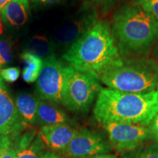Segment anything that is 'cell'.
I'll list each match as a JSON object with an SVG mask.
<instances>
[{
    "instance_id": "6da1fadb",
    "label": "cell",
    "mask_w": 158,
    "mask_h": 158,
    "mask_svg": "<svg viewBox=\"0 0 158 158\" xmlns=\"http://www.w3.org/2000/svg\"><path fill=\"white\" fill-rule=\"evenodd\" d=\"M62 58L75 70L99 81L106 73L121 65L124 61L109 25L100 20L71 44Z\"/></svg>"
},
{
    "instance_id": "7a4b0ae2",
    "label": "cell",
    "mask_w": 158,
    "mask_h": 158,
    "mask_svg": "<svg viewBox=\"0 0 158 158\" xmlns=\"http://www.w3.org/2000/svg\"><path fill=\"white\" fill-rule=\"evenodd\" d=\"M93 112L97 122L102 126L110 122L149 126L158 112V92L128 93L102 88Z\"/></svg>"
},
{
    "instance_id": "3957f363",
    "label": "cell",
    "mask_w": 158,
    "mask_h": 158,
    "mask_svg": "<svg viewBox=\"0 0 158 158\" xmlns=\"http://www.w3.org/2000/svg\"><path fill=\"white\" fill-rule=\"evenodd\" d=\"M110 29L122 57L145 56L158 39V20L135 3L116 12Z\"/></svg>"
},
{
    "instance_id": "277c9868",
    "label": "cell",
    "mask_w": 158,
    "mask_h": 158,
    "mask_svg": "<svg viewBox=\"0 0 158 158\" xmlns=\"http://www.w3.org/2000/svg\"><path fill=\"white\" fill-rule=\"evenodd\" d=\"M158 64L152 58L135 57L124 60L106 73L100 81L111 89L128 93H147L157 88Z\"/></svg>"
},
{
    "instance_id": "5b68a950",
    "label": "cell",
    "mask_w": 158,
    "mask_h": 158,
    "mask_svg": "<svg viewBox=\"0 0 158 158\" xmlns=\"http://www.w3.org/2000/svg\"><path fill=\"white\" fill-rule=\"evenodd\" d=\"M102 87L99 80L68 65L65 68L62 105L75 112H88Z\"/></svg>"
},
{
    "instance_id": "8992f818",
    "label": "cell",
    "mask_w": 158,
    "mask_h": 158,
    "mask_svg": "<svg viewBox=\"0 0 158 158\" xmlns=\"http://www.w3.org/2000/svg\"><path fill=\"white\" fill-rule=\"evenodd\" d=\"M64 65L54 54L43 60V66L37 80V93L45 101L62 104L65 84Z\"/></svg>"
},
{
    "instance_id": "52a82bcc",
    "label": "cell",
    "mask_w": 158,
    "mask_h": 158,
    "mask_svg": "<svg viewBox=\"0 0 158 158\" xmlns=\"http://www.w3.org/2000/svg\"><path fill=\"white\" fill-rule=\"evenodd\" d=\"M112 148L118 152L133 151L151 139L148 126L110 122L104 124Z\"/></svg>"
},
{
    "instance_id": "ba28073f",
    "label": "cell",
    "mask_w": 158,
    "mask_h": 158,
    "mask_svg": "<svg viewBox=\"0 0 158 158\" xmlns=\"http://www.w3.org/2000/svg\"><path fill=\"white\" fill-rule=\"evenodd\" d=\"M111 149L110 142L100 133L84 129L78 130L73 139L61 153L67 158H86L108 154Z\"/></svg>"
},
{
    "instance_id": "9c48e42d",
    "label": "cell",
    "mask_w": 158,
    "mask_h": 158,
    "mask_svg": "<svg viewBox=\"0 0 158 158\" xmlns=\"http://www.w3.org/2000/svg\"><path fill=\"white\" fill-rule=\"evenodd\" d=\"M0 76V135H8L12 141L28 128Z\"/></svg>"
},
{
    "instance_id": "30bf717a",
    "label": "cell",
    "mask_w": 158,
    "mask_h": 158,
    "mask_svg": "<svg viewBox=\"0 0 158 158\" xmlns=\"http://www.w3.org/2000/svg\"><path fill=\"white\" fill-rule=\"evenodd\" d=\"M99 21L96 11H88L68 21L55 33V40L62 45L73 44Z\"/></svg>"
},
{
    "instance_id": "8fae6325",
    "label": "cell",
    "mask_w": 158,
    "mask_h": 158,
    "mask_svg": "<svg viewBox=\"0 0 158 158\" xmlns=\"http://www.w3.org/2000/svg\"><path fill=\"white\" fill-rule=\"evenodd\" d=\"M78 132V130L71 127L70 124H59L43 126L38 130L37 135L46 147L62 152L68 147Z\"/></svg>"
},
{
    "instance_id": "7c38bea8",
    "label": "cell",
    "mask_w": 158,
    "mask_h": 158,
    "mask_svg": "<svg viewBox=\"0 0 158 158\" xmlns=\"http://www.w3.org/2000/svg\"><path fill=\"white\" fill-rule=\"evenodd\" d=\"M37 133L38 130L29 126L13 140L16 158H42L46 147Z\"/></svg>"
},
{
    "instance_id": "4fadbf2b",
    "label": "cell",
    "mask_w": 158,
    "mask_h": 158,
    "mask_svg": "<svg viewBox=\"0 0 158 158\" xmlns=\"http://www.w3.org/2000/svg\"><path fill=\"white\" fill-rule=\"evenodd\" d=\"M1 19L11 27H20L27 22L29 15V0H10L2 10Z\"/></svg>"
},
{
    "instance_id": "5bb4252c",
    "label": "cell",
    "mask_w": 158,
    "mask_h": 158,
    "mask_svg": "<svg viewBox=\"0 0 158 158\" xmlns=\"http://www.w3.org/2000/svg\"><path fill=\"white\" fill-rule=\"evenodd\" d=\"M70 118L64 110L52 102L38 100L36 124L39 126H48L59 124H70Z\"/></svg>"
},
{
    "instance_id": "9a60e30c",
    "label": "cell",
    "mask_w": 158,
    "mask_h": 158,
    "mask_svg": "<svg viewBox=\"0 0 158 158\" xmlns=\"http://www.w3.org/2000/svg\"><path fill=\"white\" fill-rule=\"evenodd\" d=\"M15 104L23 121L29 125L36 124L38 99L28 93H19L15 97Z\"/></svg>"
},
{
    "instance_id": "2e32d148",
    "label": "cell",
    "mask_w": 158,
    "mask_h": 158,
    "mask_svg": "<svg viewBox=\"0 0 158 158\" xmlns=\"http://www.w3.org/2000/svg\"><path fill=\"white\" fill-rule=\"evenodd\" d=\"M21 56L25 63L23 79L27 83L36 81L43 66L42 58L29 51H24Z\"/></svg>"
},
{
    "instance_id": "e0dca14e",
    "label": "cell",
    "mask_w": 158,
    "mask_h": 158,
    "mask_svg": "<svg viewBox=\"0 0 158 158\" xmlns=\"http://www.w3.org/2000/svg\"><path fill=\"white\" fill-rule=\"evenodd\" d=\"M27 51L32 53L40 58H45L52 54V45L47 37L43 35L33 37L27 45Z\"/></svg>"
},
{
    "instance_id": "ac0fdd59",
    "label": "cell",
    "mask_w": 158,
    "mask_h": 158,
    "mask_svg": "<svg viewBox=\"0 0 158 158\" xmlns=\"http://www.w3.org/2000/svg\"><path fill=\"white\" fill-rule=\"evenodd\" d=\"M13 61L10 43L5 38H0V70Z\"/></svg>"
},
{
    "instance_id": "d6986e66",
    "label": "cell",
    "mask_w": 158,
    "mask_h": 158,
    "mask_svg": "<svg viewBox=\"0 0 158 158\" xmlns=\"http://www.w3.org/2000/svg\"><path fill=\"white\" fill-rule=\"evenodd\" d=\"M0 158H16L13 141L8 135H0Z\"/></svg>"
},
{
    "instance_id": "ffe728a7",
    "label": "cell",
    "mask_w": 158,
    "mask_h": 158,
    "mask_svg": "<svg viewBox=\"0 0 158 158\" xmlns=\"http://www.w3.org/2000/svg\"><path fill=\"white\" fill-rule=\"evenodd\" d=\"M135 3L158 20V0H135Z\"/></svg>"
},
{
    "instance_id": "44dd1931",
    "label": "cell",
    "mask_w": 158,
    "mask_h": 158,
    "mask_svg": "<svg viewBox=\"0 0 158 158\" xmlns=\"http://www.w3.org/2000/svg\"><path fill=\"white\" fill-rule=\"evenodd\" d=\"M20 75V70L19 68H4L0 70V76L3 81L9 82L13 83L16 81L19 78Z\"/></svg>"
},
{
    "instance_id": "7402d4cb",
    "label": "cell",
    "mask_w": 158,
    "mask_h": 158,
    "mask_svg": "<svg viewBox=\"0 0 158 158\" xmlns=\"http://www.w3.org/2000/svg\"><path fill=\"white\" fill-rule=\"evenodd\" d=\"M136 152L139 158H158V143L138 149Z\"/></svg>"
},
{
    "instance_id": "603a6c76",
    "label": "cell",
    "mask_w": 158,
    "mask_h": 158,
    "mask_svg": "<svg viewBox=\"0 0 158 158\" xmlns=\"http://www.w3.org/2000/svg\"><path fill=\"white\" fill-rule=\"evenodd\" d=\"M151 134V139L158 142V112L155 114L148 126Z\"/></svg>"
},
{
    "instance_id": "cb8c5ba5",
    "label": "cell",
    "mask_w": 158,
    "mask_h": 158,
    "mask_svg": "<svg viewBox=\"0 0 158 158\" xmlns=\"http://www.w3.org/2000/svg\"><path fill=\"white\" fill-rule=\"evenodd\" d=\"M32 2L39 5H49L58 3L61 0H31Z\"/></svg>"
},
{
    "instance_id": "d4e9b609",
    "label": "cell",
    "mask_w": 158,
    "mask_h": 158,
    "mask_svg": "<svg viewBox=\"0 0 158 158\" xmlns=\"http://www.w3.org/2000/svg\"><path fill=\"white\" fill-rule=\"evenodd\" d=\"M154 48L152 51V59L153 60H155L156 62L158 64V39L156 41L155 45H154Z\"/></svg>"
},
{
    "instance_id": "484cf974",
    "label": "cell",
    "mask_w": 158,
    "mask_h": 158,
    "mask_svg": "<svg viewBox=\"0 0 158 158\" xmlns=\"http://www.w3.org/2000/svg\"><path fill=\"white\" fill-rule=\"evenodd\" d=\"M89 1L98 4V5H108V4H111L114 2L116 0H89Z\"/></svg>"
},
{
    "instance_id": "4316f807",
    "label": "cell",
    "mask_w": 158,
    "mask_h": 158,
    "mask_svg": "<svg viewBox=\"0 0 158 158\" xmlns=\"http://www.w3.org/2000/svg\"><path fill=\"white\" fill-rule=\"evenodd\" d=\"M86 158H118L115 155H111V154H103V155H98L92 157H86Z\"/></svg>"
},
{
    "instance_id": "83f0119b",
    "label": "cell",
    "mask_w": 158,
    "mask_h": 158,
    "mask_svg": "<svg viewBox=\"0 0 158 158\" xmlns=\"http://www.w3.org/2000/svg\"><path fill=\"white\" fill-rule=\"evenodd\" d=\"M42 158H63L58 155H56V153L54 152H46L44 155H43Z\"/></svg>"
},
{
    "instance_id": "f1b7e54d",
    "label": "cell",
    "mask_w": 158,
    "mask_h": 158,
    "mask_svg": "<svg viewBox=\"0 0 158 158\" xmlns=\"http://www.w3.org/2000/svg\"><path fill=\"white\" fill-rule=\"evenodd\" d=\"M122 158H139V157H138L137 152H132L129 154V155H124Z\"/></svg>"
},
{
    "instance_id": "f546056e",
    "label": "cell",
    "mask_w": 158,
    "mask_h": 158,
    "mask_svg": "<svg viewBox=\"0 0 158 158\" xmlns=\"http://www.w3.org/2000/svg\"><path fill=\"white\" fill-rule=\"evenodd\" d=\"M10 1V0H0V13H1V11L3 9V7H5Z\"/></svg>"
},
{
    "instance_id": "4dcf8cb0",
    "label": "cell",
    "mask_w": 158,
    "mask_h": 158,
    "mask_svg": "<svg viewBox=\"0 0 158 158\" xmlns=\"http://www.w3.org/2000/svg\"><path fill=\"white\" fill-rule=\"evenodd\" d=\"M3 32V26L2 23V19L0 18V35L2 34Z\"/></svg>"
},
{
    "instance_id": "1f68e13d",
    "label": "cell",
    "mask_w": 158,
    "mask_h": 158,
    "mask_svg": "<svg viewBox=\"0 0 158 158\" xmlns=\"http://www.w3.org/2000/svg\"><path fill=\"white\" fill-rule=\"evenodd\" d=\"M156 89H157L156 90H157V92H158V80H157V88H156Z\"/></svg>"
}]
</instances>
